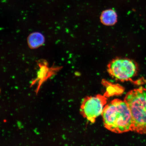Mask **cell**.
I'll return each instance as SVG.
<instances>
[{
  "label": "cell",
  "mask_w": 146,
  "mask_h": 146,
  "mask_svg": "<svg viewBox=\"0 0 146 146\" xmlns=\"http://www.w3.org/2000/svg\"><path fill=\"white\" fill-rule=\"evenodd\" d=\"M107 100L105 96L100 94L87 97L82 102L80 108L81 115L91 123H94L96 118L102 115Z\"/></svg>",
  "instance_id": "obj_4"
},
{
  "label": "cell",
  "mask_w": 146,
  "mask_h": 146,
  "mask_svg": "<svg viewBox=\"0 0 146 146\" xmlns=\"http://www.w3.org/2000/svg\"><path fill=\"white\" fill-rule=\"evenodd\" d=\"M45 42V38L40 33L35 32L31 34L27 38V43L30 48H36L42 45Z\"/></svg>",
  "instance_id": "obj_6"
},
{
  "label": "cell",
  "mask_w": 146,
  "mask_h": 146,
  "mask_svg": "<svg viewBox=\"0 0 146 146\" xmlns=\"http://www.w3.org/2000/svg\"><path fill=\"white\" fill-rule=\"evenodd\" d=\"M59 70L57 68H48L46 66L40 65V69L38 72L37 77L32 81L30 86V87H31L35 84H37V87L35 91L36 95L43 84L55 74Z\"/></svg>",
  "instance_id": "obj_5"
},
{
  "label": "cell",
  "mask_w": 146,
  "mask_h": 146,
  "mask_svg": "<svg viewBox=\"0 0 146 146\" xmlns=\"http://www.w3.org/2000/svg\"><path fill=\"white\" fill-rule=\"evenodd\" d=\"M105 127L113 132L122 133L133 131L132 115L126 102L118 99L105 106L102 114Z\"/></svg>",
  "instance_id": "obj_1"
},
{
  "label": "cell",
  "mask_w": 146,
  "mask_h": 146,
  "mask_svg": "<svg viewBox=\"0 0 146 146\" xmlns=\"http://www.w3.org/2000/svg\"><path fill=\"white\" fill-rule=\"evenodd\" d=\"M130 109L133 119V131L146 134V89L142 87L127 93L124 99Z\"/></svg>",
  "instance_id": "obj_2"
},
{
  "label": "cell",
  "mask_w": 146,
  "mask_h": 146,
  "mask_svg": "<svg viewBox=\"0 0 146 146\" xmlns=\"http://www.w3.org/2000/svg\"><path fill=\"white\" fill-rule=\"evenodd\" d=\"M100 19L103 24L111 25L116 22L117 15L115 11L109 9L104 11L100 16Z\"/></svg>",
  "instance_id": "obj_7"
},
{
  "label": "cell",
  "mask_w": 146,
  "mask_h": 146,
  "mask_svg": "<svg viewBox=\"0 0 146 146\" xmlns=\"http://www.w3.org/2000/svg\"><path fill=\"white\" fill-rule=\"evenodd\" d=\"M107 70L111 77L121 82L130 81L138 72L135 62L127 58H117L108 65Z\"/></svg>",
  "instance_id": "obj_3"
}]
</instances>
